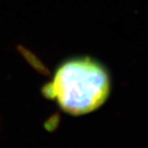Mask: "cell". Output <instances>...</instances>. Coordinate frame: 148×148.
I'll list each match as a JSON object with an SVG mask.
<instances>
[{
  "label": "cell",
  "instance_id": "1",
  "mask_svg": "<svg viewBox=\"0 0 148 148\" xmlns=\"http://www.w3.org/2000/svg\"><path fill=\"white\" fill-rule=\"evenodd\" d=\"M111 92L108 70L90 56L62 62L41 88L43 97L71 115H84L100 108Z\"/></svg>",
  "mask_w": 148,
  "mask_h": 148
}]
</instances>
